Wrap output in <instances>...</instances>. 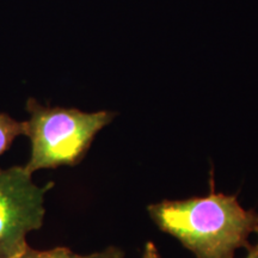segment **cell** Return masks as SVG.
<instances>
[{
	"instance_id": "6da1fadb",
	"label": "cell",
	"mask_w": 258,
	"mask_h": 258,
	"mask_svg": "<svg viewBox=\"0 0 258 258\" xmlns=\"http://www.w3.org/2000/svg\"><path fill=\"white\" fill-rule=\"evenodd\" d=\"M158 227L176 238L196 258H233L249 247L256 213L244 209L235 196L211 192L206 198L161 201L148 206Z\"/></svg>"
},
{
	"instance_id": "ba28073f",
	"label": "cell",
	"mask_w": 258,
	"mask_h": 258,
	"mask_svg": "<svg viewBox=\"0 0 258 258\" xmlns=\"http://www.w3.org/2000/svg\"><path fill=\"white\" fill-rule=\"evenodd\" d=\"M253 233H256V235H257V243H256V245L258 246V213L256 214V226H254Z\"/></svg>"
},
{
	"instance_id": "3957f363",
	"label": "cell",
	"mask_w": 258,
	"mask_h": 258,
	"mask_svg": "<svg viewBox=\"0 0 258 258\" xmlns=\"http://www.w3.org/2000/svg\"><path fill=\"white\" fill-rule=\"evenodd\" d=\"M25 167L0 169V258H15L28 249L27 235L38 230L44 218V194Z\"/></svg>"
},
{
	"instance_id": "5b68a950",
	"label": "cell",
	"mask_w": 258,
	"mask_h": 258,
	"mask_svg": "<svg viewBox=\"0 0 258 258\" xmlns=\"http://www.w3.org/2000/svg\"><path fill=\"white\" fill-rule=\"evenodd\" d=\"M24 134V122L16 121L6 114H0V156L11 147L16 138Z\"/></svg>"
},
{
	"instance_id": "8992f818",
	"label": "cell",
	"mask_w": 258,
	"mask_h": 258,
	"mask_svg": "<svg viewBox=\"0 0 258 258\" xmlns=\"http://www.w3.org/2000/svg\"><path fill=\"white\" fill-rule=\"evenodd\" d=\"M141 258H161L156 244L152 243V241H147V243L145 244V249L143 252V257Z\"/></svg>"
},
{
	"instance_id": "277c9868",
	"label": "cell",
	"mask_w": 258,
	"mask_h": 258,
	"mask_svg": "<svg viewBox=\"0 0 258 258\" xmlns=\"http://www.w3.org/2000/svg\"><path fill=\"white\" fill-rule=\"evenodd\" d=\"M15 258H125V253L116 246H109L106 249L90 254H79L73 252L67 247H55L50 250H34L30 246Z\"/></svg>"
},
{
	"instance_id": "52a82bcc",
	"label": "cell",
	"mask_w": 258,
	"mask_h": 258,
	"mask_svg": "<svg viewBox=\"0 0 258 258\" xmlns=\"http://www.w3.org/2000/svg\"><path fill=\"white\" fill-rule=\"evenodd\" d=\"M245 258H258V246L256 244L250 245L247 247V254L245 256Z\"/></svg>"
},
{
	"instance_id": "7a4b0ae2",
	"label": "cell",
	"mask_w": 258,
	"mask_h": 258,
	"mask_svg": "<svg viewBox=\"0 0 258 258\" xmlns=\"http://www.w3.org/2000/svg\"><path fill=\"white\" fill-rule=\"evenodd\" d=\"M30 115L24 122L25 134L31 143L30 160L25 170L74 166L88 153L96 135L114 120L112 111L84 112L74 108L44 106L28 99Z\"/></svg>"
}]
</instances>
